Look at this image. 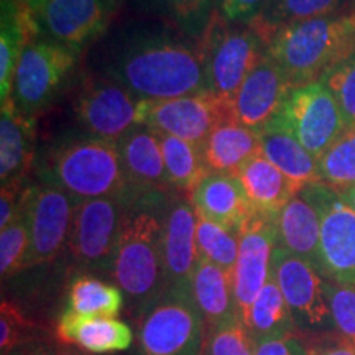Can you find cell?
Masks as SVG:
<instances>
[{
  "mask_svg": "<svg viewBox=\"0 0 355 355\" xmlns=\"http://www.w3.org/2000/svg\"><path fill=\"white\" fill-rule=\"evenodd\" d=\"M163 270L165 290H191V278L199 261L196 209L186 196H170L163 209Z\"/></svg>",
  "mask_w": 355,
  "mask_h": 355,
  "instance_id": "obj_17",
  "label": "cell"
},
{
  "mask_svg": "<svg viewBox=\"0 0 355 355\" xmlns=\"http://www.w3.org/2000/svg\"><path fill=\"white\" fill-rule=\"evenodd\" d=\"M58 337L89 354L122 352L133 340L130 327L117 318L79 316L69 311L58 321Z\"/></svg>",
  "mask_w": 355,
  "mask_h": 355,
  "instance_id": "obj_23",
  "label": "cell"
},
{
  "mask_svg": "<svg viewBox=\"0 0 355 355\" xmlns=\"http://www.w3.org/2000/svg\"><path fill=\"white\" fill-rule=\"evenodd\" d=\"M37 163L35 119L25 117L8 99L0 110V180L2 184L25 181Z\"/></svg>",
  "mask_w": 355,
  "mask_h": 355,
  "instance_id": "obj_21",
  "label": "cell"
},
{
  "mask_svg": "<svg viewBox=\"0 0 355 355\" xmlns=\"http://www.w3.org/2000/svg\"><path fill=\"white\" fill-rule=\"evenodd\" d=\"M354 53L355 10L288 25L266 40V55L283 69L291 87L321 81Z\"/></svg>",
  "mask_w": 355,
  "mask_h": 355,
  "instance_id": "obj_4",
  "label": "cell"
},
{
  "mask_svg": "<svg viewBox=\"0 0 355 355\" xmlns=\"http://www.w3.org/2000/svg\"><path fill=\"white\" fill-rule=\"evenodd\" d=\"M332 321L340 337L355 343V285L326 282Z\"/></svg>",
  "mask_w": 355,
  "mask_h": 355,
  "instance_id": "obj_39",
  "label": "cell"
},
{
  "mask_svg": "<svg viewBox=\"0 0 355 355\" xmlns=\"http://www.w3.org/2000/svg\"><path fill=\"white\" fill-rule=\"evenodd\" d=\"M235 119L232 102L212 92H201L176 99L150 102L145 125L165 135L202 146L212 130Z\"/></svg>",
  "mask_w": 355,
  "mask_h": 355,
  "instance_id": "obj_14",
  "label": "cell"
},
{
  "mask_svg": "<svg viewBox=\"0 0 355 355\" xmlns=\"http://www.w3.org/2000/svg\"><path fill=\"white\" fill-rule=\"evenodd\" d=\"M339 196L344 199L347 206L352 207L355 211V186H349V188H343V189H337Z\"/></svg>",
  "mask_w": 355,
  "mask_h": 355,
  "instance_id": "obj_44",
  "label": "cell"
},
{
  "mask_svg": "<svg viewBox=\"0 0 355 355\" xmlns=\"http://www.w3.org/2000/svg\"><path fill=\"white\" fill-rule=\"evenodd\" d=\"M261 155L298 186L318 181V158H314L290 132L270 123L260 132Z\"/></svg>",
  "mask_w": 355,
  "mask_h": 355,
  "instance_id": "obj_28",
  "label": "cell"
},
{
  "mask_svg": "<svg viewBox=\"0 0 355 355\" xmlns=\"http://www.w3.org/2000/svg\"><path fill=\"white\" fill-rule=\"evenodd\" d=\"M204 319L191 290H165L145 313L140 326L144 355H199Z\"/></svg>",
  "mask_w": 355,
  "mask_h": 355,
  "instance_id": "obj_8",
  "label": "cell"
},
{
  "mask_svg": "<svg viewBox=\"0 0 355 355\" xmlns=\"http://www.w3.org/2000/svg\"><path fill=\"white\" fill-rule=\"evenodd\" d=\"M166 194H137L127 201L110 272L123 295L148 311L165 293L163 209Z\"/></svg>",
  "mask_w": 355,
  "mask_h": 355,
  "instance_id": "obj_3",
  "label": "cell"
},
{
  "mask_svg": "<svg viewBox=\"0 0 355 355\" xmlns=\"http://www.w3.org/2000/svg\"><path fill=\"white\" fill-rule=\"evenodd\" d=\"M37 176L42 184L53 186L78 202L99 198L130 201L139 193L128 184L117 144L87 133H68L38 155Z\"/></svg>",
  "mask_w": 355,
  "mask_h": 355,
  "instance_id": "obj_2",
  "label": "cell"
},
{
  "mask_svg": "<svg viewBox=\"0 0 355 355\" xmlns=\"http://www.w3.org/2000/svg\"><path fill=\"white\" fill-rule=\"evenodd\" d=\"M102 76L146 102L211 92L202 42L170 30H137L119 38L105 58Z\"/></svg>",
  "mask_w": 355,
  "mask_h": 355,
  "instance_id": "obj_1",
  "label": "cell"
},
{
  "mask_svg": "<svg viewBox=\"0 0 355 355\" xmlns=\"http://www.w3.org/2000/svg\"><path fill=\"white\" fill-rule=\"evenodd\" d=\"M255 355H308V347L296 334L254 344Z\"/></svg>",
  "mask_w": 355,
  "mask_h": 355,
  "instance_id": "obj_42",
  "label": "cell"
},
{
  "mask_svg": "<svg viewBox=\"0 0 355 355\" xmlns=\"http://www.w3.org/2000/svg\"><path fill=\"white\" fill-rule=\"evenodd\" d=\"M123 306V293L119 286L102 279L81 277L73 283L68 295V311L79 316L117 318Z\"/></svg>",
  "mask_w": 355,
  "mask_h": 355,
  "instance_id": "obj_33",
  "label": "cell"
},
{
  "mask_svg": "<svg viewBox=\"0 0 355 355\" xmlns=\"http://www.w3.org/2000/svg\"><path fill=\"white\" fill-rule=\"evenodd\" d=\"M189 199L198 212L234 232L255 212L237 178L224 173H211Z\"/></svg>",
  "mask_w": 355,
  "mask_h": 355,
  "instance_id": "obj_20",
  "label": "cell"
},
{
  "mask_svg": "<svg viewBox=\"0 0 355 355\" xmlns=\"http://www.w3.org/2000/svg\"><path fill=\"white\" fill-rule=\"evenodd\" d=\"M79 58V51L43 37L26 44L13 78L10 101L15 109L37 119L68 86Z\"/></svg>",
  "mask_w": 355,
  "mask_h": 355,
  "instance_id": "obj_5",
  "label": "cell"
},
{
  "mask_svg": "<svg viewBox=\"0 0 355 355\" xmlns=\"http://www.w3.org/2000/svg\"><path fill=\"white\" fill-rule=\"evenodd\" d=\"M291 84L283 69L268 55L250 71L232 101L239 122L257 132L265 130L277 117Z\"/></svg>",
  "mask_w": 355,
  "mask_h": 355,
  "instance_id": "obj_18",
  "label": "cell"
},
{
  "mask_svg": "<svg viewBox=\"0 0 355 355\" xmlns=\"http://www.w3.org/2000/svg\"><path fill=\"white\" fill-rule=\"evenodd\" d=\"M121 0H33L28 8L40 37L83 53L105 33Z\"/></svg>",
  "mask_w": 355,
  "mask_h": 355,
  "instance_id": "obj_11",
  "label": "cell"
},
{
  "mask_svg": "<svg viewBox=\"0 0 355 355\" xmlns=\"http://www.w3.org/2000/svg\"><path fill=\"white\" fill-rule=\"evenodd\" d=\"M157 133L159 146H162L163 162H165V170L173 189L191 196L193 191L202 183V180L211 175L204 163L201 146L176 139V137L165 135V133Z\"/></svg>",
  "mask_w": 355,
  "mask_h": 355,
  "instance_id": "obj_30",
  "label": "cell"
},
{
  "mask_svg": "<svg viewBox=\"0 0 355 355\" xmlns=\"http://www.w3.org/2000/svg\"><path fill=\"white\" fill-rule=\"evenodd\" d=\"M196 241L201 259L232 273L239 257V232H234L196 211Z\"/></svg>",
  "mask_w": 355,
  "mask_h": 355,
  "instance_id": "obj_34",
  "label": "cell"
},
{
  "mask_svg": "<svg viewBox=\"0 0 355 355\" xmlns=\"http://www.w3.org/2000/svg\"><path fill=\"white\" fill-rule=\"evenodd\" d=\"M191 295L207 329L239 316L234 275L201 257L191 278Z\"/></svg>",
  "mask_w": 355,
  "mask_h": 355,
  "instance_id": "obj_26",
  "label": "cell"
},
{
  "mask_svg": "<svg viewBox=\"0 0 355 355\" xmlns=\"http://www.w3.org/2000/svg\"><path fill=\"white\" fill-rule=\"evenodd\" d=\"M127 201L99 198L78 202L68 248L84 268H110Z\"/></svg>",
  "mask_w": 355,
  "mask_h": 355,
  "instance_id": "obj_15",
  "label": "cell"
},
{
  "mask_svg": "<svg viewBox=\"0 0 355 355\" xmlns=\"http://www.w3.org/2000/svg\"><path fill=\"white\" fill-rule=\"evenodd\" d=\"M308 355H355V343L339 336V339L327 340L308 349Z\"/></svg>",
  "mask_w": 355,
  "mask_h": 355,
  "instance_id": "obj_43",
  "label": "cell"
},
{
  "mask_svg": "<svg viewBox=\"0 0 355 355\" xmlns=\"http://www.w3.org/2000/svg\"><path fill=\"white\" fill-rule=\"evenodd\" d=\"M268 0H219V15L229 24L250 25L259 19Z\"/></svg>",
  "mask_w": 355,
  "mask_h": 355,
  "instance_id": "obj_41",
  "label": "cell"
},
{
  "mask_svg": "<svg viewBox=\"0 0 355 355\" xmlns=\"http://www.w3.org/2000/svg\"><path fill=\"white\" fill-rule=\"evenodd\" d=\"M321 81L339 104L345 125L355 127V53L327 71Z\"/></svg>",
  "mask_w": 355,
  "mask_h": 355,
  "instance_id": "obj_38",
  "label": "cell"
},
{
  "mask_svg": "<svg viewBox=\"0 0 355 355\" xmlns=\"http://www.w3.org/2000/svg\"><path fill=\"white\" fill-rule=\"evenodd\" d=\"M148 107L150 102L102 74L84 78L74 101V114L81 132L112 144H117L135 127L145 125Z\"/></svg>",
  "mask_w": 355,
  "mask_h": 355,
  "instance_id": "obj_7",
  "label": "cell"
},
{
  "mask_svg": "<svg viewBox=\"0 0 355 355\" xmlns=\"http://www.w3.org/2000/svg\"><path fill=\"white\" fill-rule=\"evenodd\" d=\"M32 331L33 324L26 319L19 306L3 300L0 304V350L2 354L10 352L13 347L25 343Z\"/></svg>",
  "mask_w": 355,
  "mask_h": 355,
  "instance_id": "obj_40",
  "label": "cell"
},
{
  "mask_svg": "<svg viewBox=\"0 0 355 355\" xmlns=\"http://www.w3.org/2000/svg\"><path fill=\"white\" fill-rule=\"evenodd\" d=\"M15 2H19V3H24V6H26V7H28V6H30V3H32V2H33V0H15Z\"/></svg>",
  "mask_w": 355,
  "mask_h": 355,
  "instance_id": "obj_46",
  "label": "cell"
},
{
  "mask_svg": "<svg viewBox=\"0 0 355 355\" xmlns=\"http://www.w3.org/2000/svg\"><path fill=\"white\" fill-rule=\"evenodd\" d=\"M137 3L194 40L204 37L219 12V0H137Z\"/></svg>",
  "mask_w": 355,
  "mask_h": 355,
  "instance_id": "obj_32",
  "label": "cell"
},
{
  "mask_svg": "<svg viewBox=\"0 0 355 355\" xmlns=\"http://www.w3.org/2000/svg\"><path fill=\"white\" fill-rule=\"evenodd\" d=\"M318 181L334 189L355 186V127H350L318 158Z\"/></svg>",
  "mask_w": 355,
  "mask_h": 355,
  "instance_id": "obj_35",
  "label": "cell"
},
{
  "mask_svg": "<svg viewBox=\"0 0 355 355\" xmlns=\"http://www.w3.org/2000/svg\"><path fill=\"white\" fill-rule=\"evenodd\" d=\"M119 155L128 184L139 194H170L158 133L148 125H139L117 141Z\"/></svg>",
  "mask_w": 355,
  "mask_h": 355,
  "instance_id": "obj_19",
  "label": "cell"
},
{
  "mask_svg": "<svg viewBox=\"0 0 355 355\" xmlns=\"http://www.w3.org/2000/svg\"><path fill=\"white\" fill-rule=\"evenodd\" d=\"M321 222V275L337 285H355V211L337 189L309 183L300 191Z\"/></svg>",
  "mask_w": 355,
  "mask_h": 355,
  "instance_id": "obj_10",
  "label": "cell"
},
{
  "mask_svg": "<svg viewBox=\"0 0 355 355\" xmlns=\"http://www.w3.org/2000/svg\"><path fill=\"white\" fill-rule=\"evenodd\" d=\"M204 355H255V345L241 318L207 329Z\"/></svg>",
  "mask_w": 355,
  "mask_h": 355,
  "instance_id": "obj_36",
  "label": "cell"
},
{
  "mask_svg": "<svg viewBox=\"0 0 355 355\" xmlns=\"http://www.w3.org/2000/svg\"><path fill=\"white\" fill-rule=\"evenodd\" d=\"M211 92L232 102L250 71L266 55V42L252 25H235L217 12L201 38Z\"/></svg>",
  "mask_w": 355,
  "mask_h": 355,
  "instance_id": "obj_6",
  "label": "cell"
},
{
  "mask_svg": "<svg viewBox=\"0 0 355 355\" xmlns=\"http://www.w3.org/2000/svg\"><path fill=\"white\" fill-rule=\"evenodd\" d=\"M78 201L48 184L30 186L26 198L30 248L25 268L48 263L68 245Z\"/></svg>",
  "mask_w": 355,
  "mask_h": 355,
  "instance_id": "obj_13",
  "label": "cell"
},
{
  "mask_svg": "<svg viewBox=\"0 0 355 355\" xmlns=\"http://www.w3.org/2000/svg\"><path fill=\"white\" fill-rule=\"evenodd\" d=\"M53 355H79V354L71 352V350H58V352H55Z\"/></svg>",
  "mask_w": 355,
  "mask_h": 355,
  "instance_id": "obj_45",
  "label": "cell"
},
{
  "mask_svg": "<svg viewBox=\"0 0 355 355\" xmlns=\"http://www.w3.org/2000/svg\"><path fill=\"white\" fill-rule=\"evenodd\" d=\"M21 355H42V354H33L32 352V354H21Z\"/></svg>",
  "mask_w": 355,
  "mask_h": 355,
  "instance_id": "obj_47",
  "label": "cell"
},
{
  "mask_svg": "<svg viewBox=\"0 0 355 355\" xmlns=\"http://www.w3.org/2000/svg\"><path fill=\"white\" fill-rule=\"evenodd\" d=\"M40 37L38 26L30 8L15 0H2L0 24V99L7 102L12 96L13 78L21 51Z\"/></svg>",
  "mask_w": 355,
  "mask_h": 355,
  "instance_id": "obj_27",
  "label": "cell"
},
{
  "mask_svg": "<svg viewBox=\"0 0 355 355\" xmlns=\"http://www.w3.org/2000/svg\"><path fill=\"white\" fill-rule=\"evenodd\" d=\"M345 2L347 0H268L259 19L250 25L266 42L288 25L339 13Z\"/></svg>",
  "mask_w": 355,
  "mask_h": 355,
  "instance_id": "obj_31",
  "label": "cell"
},
{
  "mask_svg": "<svg viewBox=\"0 0 355 355\" xmlns=\"http://www.w3.org/2000/svg\"><path fill=\"white\" fill-rule=\"evenodd\" d=\"M277 217L254 212L239 230V257L234 270V293L239 318L248 311L272 277V261L277 248Z\"/></svg>",
  "mask_w": 355,
  "mask_h": 355,
  "instance_id": "obj_16",
  "label": "cell"
},
{
  "mask_svg": "<svg viewBox=\"0 0 355 355\" xmlns=\"http://www.w3.org/2000/svg\"><path fill=\"white\" fill-rule=\"evenodd\" d=\"M243 324L254 344L296 334L295 318L273 275L259 293Z\"/></svg>",
  "mask_w": 355,
  "mask_h": 355,
  "instance_id": "obj_29",
  "label": "cell"
},
{
  "mask_svg": "<svg viewBox=\"0 0 355 355\" xmlns=\"http://www.w3.org/2000/svg\"><path fill=\"white\" fill-rule=\"evenodd\" d=\"M28 248V222H26V212L24 209L10 225L0 229V273H2V278L12 277L25 268Z\"/></svg>",
  "mask_w": 355,
  "mask_h": 355,
  "instance_id": "obj_37",
  "label": "cell"
},
{
  "mask_svg": "<svg viewBox=\"0 0 355 355\" xmlns=\"http://www.w3.org/2000/svg\"><path fill=\"white\" fill-rule=\"evenodd\" d=\"M272 275L290 306L298 329L319 334L336 329L327 296V279L313 265L277 245Z\"/></svg>",
  "mask_w": 355,
  "mask_h": 355,
  "instance_id": "obj_12",
  "label": "cell"
},
{
  "mask_svg": "<svg viewBox=\"0 0 355 355\" xmlns=\"http://www.w3.org/2000/svg\"><path fill=\"white\" fill-rule=\"evenodd\" d=\"M273 123L290 132L314 158L347 130L339 104L322 81L291 87Z\"/></svg>",
  "mask_w": 355,
  "mask_h": 355,
  "instance_id": "obj_9",
  "label": "cell"
},
{
  "mask_svg": "<svg viewBox=\"0 0 355 355\" xmlns=\"http://www.w3.org/2000/svg\"><path fill=\"white\" fill-rule=\"evenodd\" d=\"M275 222L277 245L321 273V222L313 204L298 193L278 212Z\"/></svg>",
  "mask_w": 355,
  "mask_h": 355,
  "instance_id": "obj_22",
  "label": "cell"
},
{
  "mask_svg": "<svg viewBox=\"0 0 355 355\" xmlns=\"http://www.w3.org/2000/svg\"><path fill=\"white\" fill-rule=\"evenodd\" d=\"M234 176L242 184L254 209L270 217H277L286 202L303 189L283 175L263 155L247 162Z\"/></svg>",
  "mask_w": 355,
  "mask_h": 355,
  "instance_id": "obj_25",
  "label": "cell"
},
{
  "mask_svg": "<svg viewBox=\"0 0 355 355\" xmlns=\"http://www.w3.org/2000/svg\"><path fill=\"white\" fill-rule=\"evenodd\" d=\"M201 152L211 173L235 175L247 162L261 155L260 132L232 119L212 130Z\"/></svg>",
  "mask_w": 355,
  "mask_h": 355,
  "instance_id": "obj_24",
  "label": "cell"
}]
</instances>
